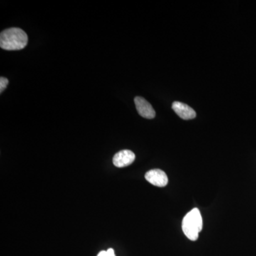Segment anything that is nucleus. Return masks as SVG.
Returning a JSON list of instances; mask_svg holds the SVG:
<instances>
[{"label":"nucleus","instance_id":"nucleus-3","mask_svg":"<svg viewBox=\"0 0 256 256\" xmlns=\"http://www.w3.org/2000/svg\"><path fill=\"white\" fill-rule=\"evenodd\" d=\"M146 178L148 182L158 188H164L168 184V178L162 170L154 169L150 170L146 173Z\"/></svg>","mask_w":256,"mask_h":256},{"label":"nucleus","instance_id":"nucleus-9","mask_svg":"<svg viewBox=\"0 0 256 256\" xmlns=\"http://www.w3.org/2000/svg\"><path fill=\"white\" fill-rule=\"evenodd\" d=\"M97 256H109L107 252H106V250H102V252H99Z\"/></svg>","mask_w":256,"mask_h":256},{"label":"nucleus","instance_id":"nucleus-2","mask_svg":"<svg viewBox=\"0 0 256 256\" xmlns=\"http://www.w3.org/2000/svg\"><path fill=\"white\" fill-rule=\"evenodd\" d=\"M203 228V220L201 212L197 208H194L185 216L182 220L184 234L190 240H196L198 234Z\"/></svg>","mask_w":256,"mask_h":256},{"label":"nucleus","instance_id":"nucleus-1","mask_svg":"<svg viewBox=\"0 0 256 256\" xmlns=\"http://www.w3.org/2000/svg\"><path fill=\"white\" fill-rule=\"evenodd\" d=\"M28 43L26 32L20 28H10L2 32L0 34V46L8 50H23Z\"/></svg>","mask_w":256,"mask_h":256},{"label":"nucleus","instance_id":"nucleus-8","mask_svg":"<svg viewBox=\"0 0 256 256\" xmlns=\"http://www.w3.org/2000/svg\"><path fill=\"white\" fill-rule=\"evenodd\" d=\"M106 252H107L109 256H116V255H114V250L112 248H109L108 250H106Z\"/></svg>","mask_w":256,"mask_h":256},{"label":"nucleus","instance_id":"nucleus-7","mask_svg":"<svg viewBox=\"0 0 256 256\" xmlns=\"http://www.w3.org/2000/svg\"><path fill=\"white\" fill-rule=\"evenodd\" d=\"M8 84H9V80L8 78H4V77L0 78V92L1 94L4 92Z\"/></svg>","mask_w":256,"mask_h":256},{"label":"nucleus","instance_id":"nucleus-4","mask_svg":"<svg viewBox=\"0 0 256 256\" xmlns=\"http://www.w3.org/2000/svg\"><path fill=\"white\" fill-rule=\"evenodd\" d=\"M134 104H136L138 114L144 118L152 119L156 117V110L144 98L138 96L134 98Z\"/></svg>","mask_w":256,"mask_h":256},{"label":"nucleus","instance_id":"nucleus-5","mask_svg":"<svg viewBox=\"0 0 256 256\" xmlns=\"http://www.w3.org/2000/svg\"><path fill=\"white\" fill-rule=\"evenodd\" d=\"M136 160V154L131 150H124L116 153L112 159V162L117 168H122L129 166Z\"/></svg>","mask_w":256,"mask_h":256},{"label":"nucleus","instance_id":"nucleus-6","mask_svg":"<svg viewBox=\"0 0 256 256\" xmlns=\"http://www.w3.org/2000/svg\"><path fill=\"white\" fill-rule=\"evenodd\" d=\"M172 109L182 119L188 120L196 118V114L194 110L183 102L175 101L172 104Z\"/></svg>","mask_w":256,"mask_h":256}]
</instances>
